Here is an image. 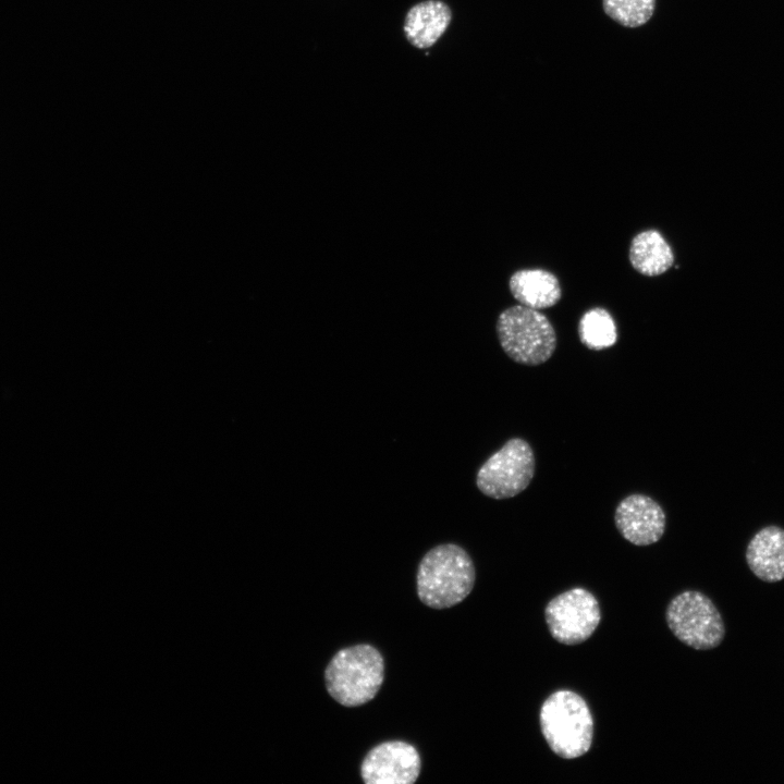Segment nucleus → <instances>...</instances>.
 Masks as SVG:
<instances>
[{
    "mask_svg": "<svg viewBox=\"0 0 784 784\" xmlns=\"http://www.w3.org/2000/svg\"><path fill=\"white\" fill-rule=\"evenodd\" d=\"M324 684L333 700L344 707L371 701L384 681V660L369 644H357L336 651L324 669Z\"/></svg>",
    "mask_w": 784,
    "mask_h": 784,
    "instance_id": "nucleus-2",
    "label": "nucleus"
},
{
    "mask_svg": "<svg viewBox=\"0 0 784 784\" xmlns=\"http://www.w3.org/2000/svg\"><path fill=\"white\" fill-rule=\"evenodd\" d=\"M746 562L752 574L765 583L784 579V529L767 526L757 531L746 549Z\"/></svg>",
    "mask_w": 784,
    "mask_h": 784,
    "instance_id": "nucleus-10",
    "label": "nucleus"
},
{
    "mask_svg": "<svg viewBox=\"0 0 784 784\" xmlns=\"http://www.w3.org/2000/svg\"><path fill=\"white\" fill-rule=\"evenodd\" d=\"M475 580V565L465 549L451 542L438 544L419 562L417 596L429 608H452L471 592Z\"/></svg>",
    "mask_w": 784,
    "mask_h": 784,
    "instance_id": "nucleus-1",
    "label": "nucleus"
},
{
    "mask_svg": "<svg viewBox=\"0 0 784 784\" xmlns=\"http://www.w3.org/2000/svg\"><path fill=\"white\" fill-rule=\"evenodd\" d=\"M580 342L589 350L611 347L617 341V330L611 314L602 307H593L581 316L578 323Z\"/></svg>",
    "mask_w": 784,
    "mask_h": 784,
    "instance_id": "nucleus-14",
    "label": "nucleus"
},
{
    "mask_svg": "<svg viewBox=\"0 0 784 784\" xmlns=\"http://www.w3.org/2000/svg\"><path fill=\"white\" fill-rule=\"evenodd\" d=\"M421 769L418 750L404 740H387L372 747L360 764L366 784H413Z\"/></svg>",
    "mask_w": 784,
    "mask_h": 784,
    "instance_id": "nucleus-8",
    "label": "nucleus"
},
{
    "mask_svg": "<svg viewBox=\"0 0 784 784\" xmlns=\"http://www.w3.org/2000/svg\"><path fill=\"white\" fill-rule=\"evenodd\" d=\"M544 618L552 638L573 646L592 636L601 621V610L595 595L576 587L552 598L546 605Z\"/></svg>",
    "mask_w": 784,
    "mask_h": 784,
    "instance_id": "nucleus-7",
    "label": "nucleus"
},
{
    "mask_svg": "<svg viewBox=\"0 0 784 784\" xmlns=\"http://www.w3.org/2000/svg\"><path fill=\"white\" fill-rule=\"evenodd\" d=\"M453 14L442 0H425L409 8L403 30L407 41L418 48L433 46L448 29Z\"/></svg>",
    "mask_w": 784,
    "mask_h": 784,
    "instance_id": "nucleus-11",
    "label": "nucleus"
},
{
    "mask_svg": "<svg viewBox=\"0 0 784 784\" xmlns=\"http://www.w3.org/2000/svg\"><path fill=\"white\" fill-rule=\"evenodd\" d=\"M497 334L503 352L515 363L526 366L546 363L556 348V333L549 319L522 304L499 315Z\"/></svg>",
    "mask_w": 784,
    "mask_h": 784,
    "instance_id": "nucleus-4",
    "label": "nucleus"
},
{
    "mask_svg": "<svg viewBox=\"0 0 784 784\" xmlns=\"http://www.w3.org/2000/svg\"><path fill=\"white\" fill-rule=\"evenodd\" d=\"M605 14L625 27L645 25L653 15L656 0H602Z\"/></svg>",
    "mask_w": 784,
    "mask_h": 784,
    "instance_id": "nucleus-15",
    "label": "nucleus"
},
{
    "mask_svg": "<svg viewBox=\"0 0 784 784\" xmlns=\"http://www.w3.org/2000/svg\"><path fill=\"white\" fill-rule=\"evenodd\" d=\"M539 723L548 746L563 759L581 757L592 745L591 711L586 700L573 690L552 693L541 705Z\"/></svg>",
    "mask_w": 784,
    "mask_h": 784,
    "instance_id": "nucleus-3",
    "label": "nucleus"
},
{
    "mask_svg": "<svg viewBox=\"0 0 784 784\" xmlns=\"http://www.w3.org/2000/svg\"><path fill=\"white\" fill-rule=\"evenodd\" d=\"M665 621L673 635L696 650H711L725 635L722 615L713 601L697 590H685L667 604Z\"/></svg>",
    "mask_w": 784,
    "mask_h": 784,
    "instance_id": "nucleus-5",
    "label": "nucleus"
},
{
    "mask_svg": "<svg viewBox=\"0 0 784 784\" xmlns=\"http://www.w3.org/2000/svg\"><path fill=\"white\" fill-rule=\"evenodd\" d=\"M614 523L625 540L642 547L656 543L662 538L666 516L662 506L651 497L633 493L617 504Z\"/></svg>",
    "mask_w": 784,
    "mask_h": 784,
    "instance_id": "nucleus-9",
    "label": "nucleus"
},
{
    "mask_svg": "<svg viewBox=\"0 0 784 784\" xmlns=\"http://www.w3.org/2000/svg\"><path fill=\"white\" fill-rule=\"evenodd\" d=\"M512 295L522 305L540 310L554 306L562 296L559 279L544 269H523L509 281Z\"/></svg>",
    "mask_w": 784,
    "mask_h": 784,
    "instance_id": "nucleus-12",
    "label": "nucleus"
},
{
    "mask_svg": "<svg viewBox=\"0 0 784 784\" xmlns=\"http://www.w3.org/2000/svg\"><path fill=\"white\" fill-rule=\"evenodd\" d=\"M535 470L536 458L530 444L523 438H512L480 466L476 485L491 499H509L530 485Z\"/></svg>",
    "mask_w": 784,
    "mask_h": 784,
    "instance_id": "nucleus-6",
    "label": "nucleus"
},
{
    "mask_svg": "<svg viewBox=\"0 0 784 784\" xmlns=\"http://www.w3.org/2000/svg\"><path fill=\"white\" fill-rule=\"evenodd\" d=\"M629 261L633 268L647 277H656L669 270L674 262L671 246L657 230L636 234L629 246Z\"/></svg>",
    "mask_w": 784,
    "mask_h": 784,
    "instance_id": "nucleus-13",
    "label": "nucleus"
}]
</instances>
